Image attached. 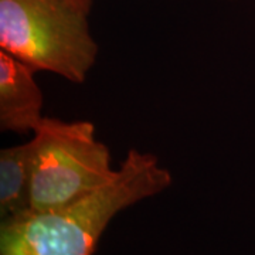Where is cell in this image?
<instances>
[{
  "instance_id": "6da1fadb",
  "label": "cell",
  "mask_w": 255,
  "mask_h": 255,
  "mask_svg": "<svg viewBox=\"0 0 255 255\" xmlns=\"http://www.w3.org/2000/svg\"><path fill=\"white\" fill-rule=\"evenodd\" d=\"M172 173L157 156L128 150L115 176L98 190L60 209L1 220L0 255H92L112 219L169 189Z\"/></svg>"
},
{
  "instance_id": "7a4b0ae2",
  "label": "cell",
  "mask_w": 255,
  "mask_h": 255,
  "mask_svg": "<svg viewBox=\"0 0 255 255\" xmlns=\"http://www.w3.org/2000/svg\"><path fill=\"white\" fill-rule=\"evenodd\" d=\"M87 17L71 0H0V50L84 84L100 53Z\"/></svg>"
},
{
  "instance_id": "3957f363",
  "label": "cell",
  "mask_w": 255,
  "mask_h": 255,
  "mask_svg": "<svg viewBox=\"0 0 255 255\" xmlns=\"http://www.w3.org/2000/svg\"><path fill=\"white\" fill-rule=\"evenodd\" d=\"M31 210L68 206L98 190L117 173L108 146L90 121L44 118L31 137Z\"/></svg>"
},
{
  "instance_id": "277c9868",
  "label": "cell",
  "mask_w": 255,
  "mask_h": 255,
  "mask_svg": "<svg viewBox=\"0 0 255 255\" xmlns=\"http://www.w3.org/2000/svg\"><path fill=\"white\" fill-rule=\"evenodd\" d=\"M36 70L0 50V129L34 133L44 121V97L36 81Z\"/></svg>"
},
{
  "instance_id": "5b68a950",
  "label": "cell",
  "mask_w": 255,
  "mask_h": 255,
  "mask_svg": "<svg viewBox=\"0 0 255 255\" xmlns=\"http://www.w3.org/2000/svg\"><path fill=\"white\" fill-rule=\"evenodd\" d=\"M31 140L0 150V219L17 217L31 210Z\"/></svg>"
},
{
  "instance_id": "8992f818",
  "label": "cell",
  "mask_w": 255,
  "mask_h": 255,
  "mask_svg": "<svg viewBox=\"0 0 255 255\" xmlns=\"http://www.w3.org/2000/svg\"><path fill=\"white\" fill-rule=\"evenodd\" d=\"M71 1H73L78 9L82 10L84 13L90 14V10H91L92 1H94V0H71Z\"/></svg>"
}]
</instances>
